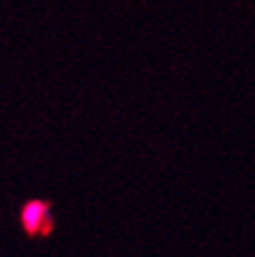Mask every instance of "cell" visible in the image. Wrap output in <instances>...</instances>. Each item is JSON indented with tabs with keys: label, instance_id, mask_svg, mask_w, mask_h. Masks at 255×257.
<instances>
[{
	"label": "cell",
	"instance_id": "1",
	"mask_svg": "<svg viewBox=\"0 0 255 257\" xmlns=\"http://www.w3.org/2000/svg\"><path fill=\"white\" fill-rule=\"evenodd\" d=\"M21 224L32 236L48 234L50 228H53L50 207L44 201H30L21 211Z\"/></svg>",
	"mask_w": 255,
	"mask_h": 257
}]
</instances>
